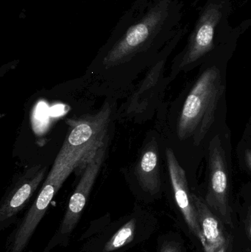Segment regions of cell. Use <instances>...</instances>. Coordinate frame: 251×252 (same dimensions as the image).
Returning <instances> with one entry per match:
<instances>
[{"label":"cell","instance_id":"1","mask_svg":"<svg viewBox=\"0 0 251 252\" xmlns=\"http://www.w3.org/2000/svg\"><path fill=\"white\" fill-rule=\"evenodd\" d=\"M182 0H134L104 47L105 69L157 53L174 38L184 16Z\"/></svg>","mask_w":251,"mask_h":252},{"label":"cell","instance_id":"2","mask_svg":"<svg viewBox=\"0 0 251 252\" xmlns=\"http://www.w3.org/2000/svg\"><path fill=\"white\" fill-rule=\"evenodd\" d=\"M233 10L231 0L205 1L185 47L174 60V71L185 70L197 64L229 39L234 31L229 21Z\"/></svg>","mask_w":251,"mask_h":252},{"label":"cell","instance_id":"3","mask_svg":"<svg viewBox=\"0 0 251 252\" xmlns=\"http://www.w3.org/2000/svg\"><path fill=\"white\" fill-rule=\"evenodd\" d=\"M223 92L222 73L213 62L202 72L184 102L177 126L180 139L192 138L196 145L200 143L213 124Z\"/></svg>","mask_w":251,"mask_h":252},{"label":"cell","instance_id":"4","mask_svg":"<svg viewBox=\"0 0 251 252\" xmlns=\"http://www.w3.org/2000/svg\"><path fill=\"white\" fill-rule=\"evenodd\" d=\"M106 144L97 150L85 164L82 176L69 199L58 232L51 241V243L54 241L53 247L66 241L78 225L88 201L90 192L104 161Z\"/></svg>","mask_w":251,"mask_h":252},{"label":"cell","instance_id":"5","mask_svg":"<svg viewBox=\"0 0 251 252\" xmlns=\"http://www.w3.org/2000/svg\"><path fill=\"white\" fill-rule=\"evenodd\" d=\"M209 170V187L205 201L223 223L232 226L228 201V169L225 151L219 136L211 141Z\"/></svg>","mask_w":251,"mask_h":252},{"label":"cell","instance_id":"6","mask_svg":"<svg viewBox=\"0 0 251 252\" xmlns=\"http://www.w3.org/2000/svg\"><path fill=\"white\" fill-rule=\"evenodd\" d=\"M47 167L41 164L28 169L7 192L0 206V229L10 226L25 207L47 174Z\"/></svg>","mask_w":251,"mask_h":252},{"label":"cell","instance_id":"7","mask_svg":"<svg viewBox=\"0 0 251 252\" xmlns=\"http://www.w3.org/2000/svg\"><path fill=\"white\" fill-rule=\"evenodd\" d=\"M167 163L174 196L190 232L203 242V234L197 220L195 207L189 189L187 175L171 148L166 150Z\"/></svg>","mask_w":251,"mask_h":252},{"label":"cell","instance_id":"8","mask_svg":"<svg viewBox=\"0 0 251 252\" xmlns=\"http://www.w3.org/2000/svg\"><path fill=\"white\" fill-rule=\"evenodd\" d=\"M192 199L195 207L197 220L203 234V246L204 252H218L228 242L224 235L222 226L218 216L209 208L205 200L195 194Z\"/></svg>","mask_w":251,"mask_h":252},{"label":"cell","instance_id":"9","mask_svg":"<svg viewBox=\"0 0 251 252\" xmlns=\"http://www.w3.org/2000/svg\"><path fill=\"white\" fill-rule=\"evenodd\" d=\"M135 174L143 190L152 195L160 190L159 151L156 141L152 140L142 151L135 167Z\"/></svg>","mask_w":251,"mask_h":252},{"label":"cell","instance_id":"10","mask_svg":"<svg viewBox=\"0 0 251 252\" xmlns=\"http://www.w3.org/2000/svg\"><path fill=\"white\" fill-rule=\"evenodd\" d=\"M137 229V220H128L122 227L119 228L113 236L106 243L103 252H113L123 248L134 241Z\"/></svg>","mask_w":251,"mask_h":252},{"label":"cell","instance_id":"11","mask_svg":"<svg viewBox=\"0 0 251 252\" xmlns=\"http://www.w3.org/2000/svg\"><path fill=\"white\" fill-rule=\"evenodd\" d=\"M160 252H180V248L175 243H166L161 249Z\"/></svg>","mask_w":251,"mask_h":252},{"label":"cell","instance_id":"12","mask_svg":"<svg viewBox=\"0 0 251 252\" xmlns=\"http://www.w3.org/2000/svg\"><path fill=\"white\" fill-rule=\"evenodd\" d=\"M247 229L248 233H249V237H250L251 240V207L249 209V213H248Z\"/></svg>","mask_w":251,"mask_h":252},{"label":"cell","instance_id":"13","mask_svg":"<svg viewBox=\"0 0 251 252\" xmlns=\"http://www.w3.org/2000/svg\"><path fill=\"white\" fill-rule=\"evenodd\" d=\"M245 157H246V164L251 170V151L250 150H247L246 151Z\"/></svg>","mask_w":251,"mask_h":252},{"label":"cell","instance_id":"14","mask_svg":"<svg viewBox=\"0 0 251 252\" xmlns=\"http://www.w3.org/2000/svg\"><path fill=\"white\" fill-rule=\"evenodd\" d=\"M228 247H229V245H228V242L226 244H225V245H224L223 247L222 248H221V250H220L218 252H227Z\"/></svg>","mask_w":251,"mask_h":252}]
</instances>
